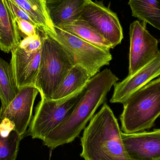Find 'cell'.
Returning a JSON list of instances; mask_svg holds the SVG:
<instances>
[{
	"label": "cell",
	"instance_id": "obj_17",
	"mask_svg": "<svg viewBox=\"0 0 160 160\" xmlns=\"http://www.w3.org/2000/svg\"><path fill=\"white\" fill-rule=\"evenodd\" d=\"M57 27L103 49L110 51L113 48L108 40L82 19Z\"/></svg>",
	"mask_w": 160,
	"mask_h": 160
},
{
	"label": "cell",
	"instance_id": "obj_13",
	"mask_svg": "<svg viewBox=\"0 0 160 160\" xmlns=\"http://www.w3.org/2000/svg\"><path fill=\"white\" fill-rule=\"evenodd\" d=\"M88 0H46V8L51 21L59 27L79 19Z\"/></svg>",
	"mask_w": 160,
	"mask_h": 160
},
{
	"label": "cell",
	"instance_id": "obj_5",
	"mask_svg": "<svg viewBox=\"0 0 160 160\" xmlns=\"http://www.w3.org/2000/svg\"><path fill=\"white\" fill-rule=\"evenodd\" d=\"M86 85L68 97L58 99L41 98L25 136L43 141L70 114Z\"/></svg>",
	"mask_w": 160,
	"mask_h": 160
},
{
	"label": "cell",
	"instance_id": "obj_10",
	"mask_svg": "<svg viewBox=\"0 0 160 160\" xmlns=\"http://www.w3.org/2000/svg\"><path fill=\"white\" fill-rule=\"evenodd\" d=\"M160 77V51L152 61L132 75L114 85L111 103L123 104L132 94L151 81Z\"/></svg>",
	"mask_w": 160,
	"mask_h": 160
},
{
	"label": "cell",
	"instance_id": "obj_8",
	"mask_svg": "<svg viewBox=\"0 0 160 160\" xmlns=\"http://www.w3.org/2000/svg\"><path fill=\"white\" fill-rule=\"evenodd\" d=\"M146 23L136 20L130 25L128 75H132L156 57L159 41L146 29Z\"/></svg>",
	"mask_w": 160,
	"mask_h": 160
},
{
	"label": "cell",
	"instance_id": "obj_16",
	"mask_svg": "<svg viewBox=\"0 0 160 160\" xmlns=\"http://www.w3.org/2000/svg\"><path fill=\"white\" fill-rule=\"evenodd\" d=\"M31 17L38 31L55 34L54 26L47 12L45 0H11Z\"/></svg>",
	"mask_w": 160,
	"mask_h": 160
},
{
	"label": "cell",
	"instance_id": "obj_18",
	"mask_svg": "<svg viewBox=\"0 0 160 160\" xmlns=\"http://www.w3.org/2000/svg\"><path fill=\"white\" fill-rule=\"evenodd\" d=\"M91 78L84 68L76 64L72 68L56 90L52 99H58L68 97L85 86Z\"/></svg>",
	"mask_w": 160,
	"mask_h": 160
},
{
	"label": "cell",
	"instance_id": "obj_11",
	"mask_svg": "<svg viewBox=\"0 0 160 160\" xmlns=\"http://www.w3.org/2000/svg\"><path fill=\"white\" fill-rule=\"evenodd\" d=\"M126 150L133 160L160 158V128L133 133L121 132Z\"/></svg>",
	"mask_w": 160,
	"mask_h": 160
},
{
	"label": "cell",
	"instance_id": "obj_9",
	"mask_svg": "<svg viewBox=\"0 0 160 160\" xmlns=\"http://www.w3.org/2000/svg\"><path fill=\"white\" fill-rule=\"evenodd\" d=\"M38 93L34 85L22 88L18 90L16 97L8 106L0 111V118L10 120L18 133L23 137L32 118L34 103Z\"/></svg>",
	"mask_w": 160,
	"mask_h": 160
},
{
	"label": "cell",
	"instance_id": "obj_21",
	"mask_svg": "<svg viewBox=\"0 0 160 160\" xmlns=\"http://www.w3.org/2000/svg\"><path fill=\"white\" fill-rule=\"evenodd\" d=\"M15 20L21 37L25 38L37 35V29L34 24L18 18H15Z\"/></svg>",
	"mask_w": 160,
	"mask_h": 160
},
{
	"label": "cell",
	"instance_id": "obj_6",
	"mask_svg": "<svg viewBox=\"0 0 160 160\" xmlns=\"http://www.w3.org/2000/svg\"><path fill=\"white\" fill-rule=\"evenodd\" d=\"M54 29L55 34L47 33L57 40L75 64L84 68L91 78L100 72L102 68L109 65L112 59L110 51L99 48L59 27L54 26Z\"/></svg>",
	"mask_w": 160,
	"mask_h": 160
},
{
	"label": "cell",
	"instance_id": "obj_24",
	"mask_svg": "<svg viewBox=\"0 0 160 160\" xmlns=\"http://www.w3.org/2000/svg\"><path fill=\"white\" fill-rule=\"evenodd\" d=\"M158 41H159V42H160V39H159Z\"/></svg>",
	"mask_w": 160,
	"mask_h": 160
},
{
	"label": "cell",
	"instance_id": "obj_12",
	"mask_svg": "<svg viewBox=\"0 0 160 160\" xmlns=\"http://www.w3.org/2000/svg\"><path fill=\"white\" fill-rule=\"evenodd\" d=\"M41 50L28 52L18 45L11 52L10 64L18 90L27 86H35L41 59Z\"/></svg>",
	"mask_w": 160,
	"mask_h": 160
},
{
	"label": "cell",
	"instance_id": "obj_20",
	"mask_svg": "<svg viewBox=\"0 0 160 160\" xmlns=\"http://www.w3.org/2000/svg\"><path fill=\"white\" fill-rule=\"evenodd\" d=\"M18 92L10 64L0 58V111L4 110L15 98Z\"/></svg>",
	"mask_w": 160,
	"mask_h": 160
},
{
	"label": "cell",
	"instance_id": "obj_3",
	"mask_svg": "<svg viewBox=\"0 0 160 160\" xmlns=\"http://www.w3.org/2000/svg\"><path fill=\"white\" fill-rule=\"evenodd\" d=\"M123 104L120 119L123 132L151 129L160 116V77L134 92Z\"/></svg>",
	"mask_w": 160,
	"mask_h": 160
},
{
	"label": "cell",
	"instance_id": "obj_15",
	"mask_svg": "<svg viewBox=\"0 0 160 160\" xmlns=\"http://www.w3.org/2000/svg\"><path fill=\"white\" fill-rule=\"evenodd\" d=\"M23 137L7 118H0V160H16Z\"/></svg>",
	"mask_w": 160,
	"mask_h": 160
},
{
	"label": "cell",
	"instance_id": "obj_4",
	"mask_svg": "<svg viewBox=\"0 0 160 160\" xmlns=\"http://www.w3.org/2000/svg\"><path fill=\"white\" fill-rule=\"evenodd\" d=\"M42 40L41 59L35 86L41 98H52L74 62L63 46L51 36L37 30Z\"/></svg>",
	"mask_w": 160,
	"mask_h": 160
},
{
	"label": "cell",
	"instance_id": "obj_26",
	"mask_svg": "<svg viewBox=\"0 0 160 160\" xmlns=\"http://www.w3.org/2000/svg\"><path fill=\"white\" fill-rule=\"evenodd\" d=\"M45 1H46V0H45Z\"/></svg>",
	"mask_w": 160,
	"mask_h": 160
},
{
	"label": "cell",
	"instance_id": "obj_22",
	"mask_svg": "<svg viewBox=\"0 0 160 160\" xmlns=\"http://www.w3.org/2000/svg\"><path fill=\"white\" fill-rule=\"evenodd\" d=\"M18 45L28 52H34L42 48V40L38 32L36 35L23 38Z\"/></svg>",
	"mask_w": 160,
	"mask_h": 160
},
{
	"label": "cell",
	"instance_id": "obj_7",
	"mask_svg": "<svg viewBox=\"0 0 160 160\" xmlns=\"http://www.w3.org/2000/svg\"><path fill=\"white\" fill-rule=\"evenodd\" d=\"M80 18L98 31L114 48L121 43L123 29L116 13L102 1L88 0L85 5Z\"/></svg>",
	"mask_w": 160,
	"mask_h": 160
},
{
	"label": "cell",
	"instance_id": "obj_25",
	"mask_svg": "<svg viewBox=\"0 0 160 160\" xmlns=\"http://www.w3.org/2000/svg\"><path fill=\"white\" fill-rule=\"evenodd\" d=\"M160 160V158L158 159H157V160Z\"/></svg>",
	"mask_w": 160,
	"mask_h": 160
},
{
	"label": "cell",
	"instance_id": "obj_14",
	"mask_svg": "<svg viewBox=\"0 0 160 160\" xmlns=\"http://www.w3.org/2000/svg\"><path fill=\"white\" fill-rule=\"evenodd\" d=\"M21 39L15 19L10 10L0 0V50L11 52Z\"/></svg>",
	"mask_w": 160,
	"mask_h": 160
},
{
	"label": "cell",
	"instance_id": "obj_23",
	"mask_svg": "<svg viewBox=\"0 0 160 160\" xmlns=\"http://www.w3.org/2000/svg\"><path fill=\"white\" fill-rule=\"evenodd\" d=\"M3 1L5 4L12 13L14 19L16 18L22 19L34 24L31 17L27 14V12H25L21 8L17 5L11 0H3Z\"/></svg>",
	"mask_w": 160,
	"mask_h": 160
},
{
	"label": "cell",
	"instance_id": "obj_2",
	"mask_svg": "<svg viewBox=\"0 0 160 160\" xmlns=\"http://www.w3.org/2000/svg\"><path fill=\"white\" fill-rule=\"evenodd\" d=\"M116 118L104 103L93 116L81 138L85 160H133L129 156Z\"/></svg>",
	"mask_w": 160,
	"mask_h": 160
},
{
	"label": "cell",
	"instance_id": "obj_1",
	"mask_svg": "<svg viewBox=\"0 0 160 160\" xmlns=\"http://www.w3.org/2000/svg\"><path fill=\"white\" fill-rule=\"evenodd\" d=\"M118 78L112 70L105 69L92 77L70 114L43 140V145L50 149L72 142L79 136L95 112L106 100Z\"/></svg>",
	"mask_w": 160,
	"mask_h": 160
},
{
	"label": "cell",
	"instance_id": "obj_19",
	"mask_svg": "<svg viewBox=\"0 0 160 160\" xmlns=\"http://www.w3.org/2000/svg\"><path fill=\"white\" fill-rule=\"evenodd\" d=\"M132 17L160 31V0H129Z\"/></svg>",
	"mask_w": 160,
	"mask_h": 160
}]
</instances>
